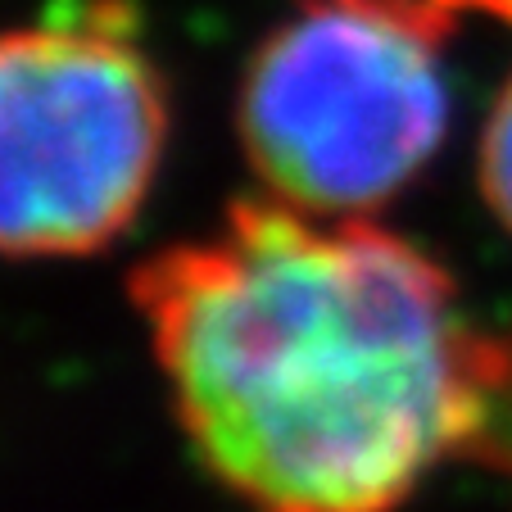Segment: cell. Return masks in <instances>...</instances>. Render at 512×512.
Segmentation results:
<instances>
[{"instance_id": "cell-1", "label": "cell", "mask_w": 512, "mask_h": 512, "mask_svg": "<svg viewBox=\"0 0 512 512\" xmlns=\"http://www.w3.org/2000/svg\"><path fill=\"white\" fill-rule=\"evenodd\" d=\"M177 426L254 512H395L445 463L512 481V331L372 213L236 200L132 272Z\"/></svg>"}, {"instance_id": "cell-2", "label": "cell", "mask_w": 512, "mask_h": 512, "mask_svg": "<svg viewBox=\"0 0 512 512\" xmlns=\"http://www.w3.org/2000/svg\"><path fill=\"white\" fill-rule=\"evenodd\" d=\"M458 0H295L254 46L236 127L263 195L363 218L417 182L449 127Z\"/></svg>"}, {"instance_id": "cell-3", "label": "cell", "mask_w": 512, "mask_h": 512, "mask_svg": "<svg viewBox=\"0 0 512 512\" xmlns=\"http://www.w3.org/2000/svg\"><path fill=\"white\" fill-rule=\"evenodd\" d=\"M168 91L127 0H64L0 32V259H78L136 223Z\"/></svg>"}, {"instance_id": "cell-4", "label": "cell", "mask_w": 512, "mask_h": 512, "mask_svg": "<svg viewBox=\"0 0 512 512\" xmlns=\"http://www.w3.org/2000/svg\"><path fill=\"white\" fill-rule=\"evenodd\" d=\"M467 19H490L499 28H512V0H458ZM481 195L499 227L512 236V73L503 91L494 96V109L481 132Z\"/></svg>"}]
</instances>
